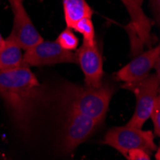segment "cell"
I'll return each instance as SVG.
<instances>
[{
	"label": "cell",
	"instance_id": "cell-1",
	"mask_svg": "<svg viewBox=\"0 0 160 160\" xmlns=\"http://www.w3.org/2000/svg\"><path fill=\"white\" fill-rule=\"evenodd\" d=\"M43 87L28 65L0 70V97L16 125L26 130L43 98Z\"/></svg>",
	"mask_w": 160,
	"mask_h": 160
},
{
	"label": "cell",
	"instance_id": "cell-2",
	"mask_svg": "<svg viewBox=\"0 0 160 160\" xmlns=\"http://www.w3.org/2000/svg\"><path fill=\"white\" fill-rule=\"evenodd\" d=\"M115 87L106 82L99 87H86L66 82L61 87V104L66 111H74L99 124L104 121Z\"/></svg>",
	"mask_w": 160,
	"mask_h": 160
},
{
	"label": "cell",
	"instance_id": "cell-3",
	"mask_svg": "<svg viewBox=\"0 0 160 160\" xmlns=\"http://www.w3.org/2000/svg\"><path fill=\"white\" fill-rule=\"evenodd\" d=\"M122 87L132 91L136 98L134 112L126 126L142 128L150 119L156 101L160 98V74H149L138 82L124 83Z\"/></svg>",
	"mask_w": 160,
	"mask_h": 160
},
{
	"label": "cell",
	"instance_id": "cell-4",
	"mask_svg": "<svg viewBox=\"0 0 160 160\" xmlns=\"http://www.w3.org/2000/svg\"><path fill=\"white\" fill-rule=\"evenodd\" d=\"M154 137L152 130L128 126L114 127L108 130L103 144L112 147L126 158L128 152L132 150H141L151 155L157 149Z\"/></svg>",
	"mask_w": 160,
	"mask_h": 160
},
{
	"label": "cell",
	"instance_id": "cell-5",
	"mask_svg": "<svg viewBox=\"0 0 160 160\" xmlns=\"http://www.w3.org/2000/svg\"><path fill=\"white\" fill-rule=\"evenodd\" d=\"M23 62L29 67L46 66L60 63H77V59L74 52L62 49L56 40L43 39L24 52Z\"/></svg>",
	"mask_w": 160,
	"mask_h": 160
},
{
	"label": "cell",
	"instance_id": "cell-6",
	"mask_svg": "<svg viewBox=\"0 0 160 160\" xmlns=\"http://www.w3.org/2000/svg\"><path fill=\"white\" fill-rule=\"evenodd\" d=\"M13 13V22L11 34L7 39L14 42L22 50H28L43 40L23 5V1L10 3Z\"/></svg>",
	"mask_w": 160,
	"mask_h": 160
},
{
	"label": "cell",
	"instance_id": "cell-7",
	"mask_svg": "<svg viewBox=\"0 0 160 160\" xmlns=\"http://www.w3.org/2000/svg\"><path fill=\"white\" fill-rule=\"evenodd\" d=\"M100 124L86 116L66 111V119L62 132V149L65 152H73L88 139Z\"/></svg>",
	"mask_w": 160,
	"mask_h": 160
},
{
	"label": "cell",
	"instance_id": "cell-8",
	"mask_svg": "<svg viewBox=\"0 0 160 160\" xmlns=\"http://www.w3.org/2000/svg\"><path fill=\"white\" fill-rule=\"evenodd\" d=\"M77 63L80 65L84 77V86L99 87L103 83L104 68L103 58L97 41L87 43L82 41V44L76 51Z\"/></svg>",
	"mask_w": 160,
	"mask_h": 160
},
{
	"label": "cell",
	"instance_id": "cell-9",
	"mask_svg": "<svg viewBox=\"0 0 160 160\" xmlns=\"http://www.w3.org/2000/svg\"><path fill=\"white\" fill-rule=\"evenodd\" d=\"M159 62L160 47L156 45L154 48L141 53L117 72H115L114 78L116 81L123 82L124 83L138 82L151 74V70L155 68Z\"/></svg>",
	"mask_w": 160,
	"mask_h": 160
},
{
	"label": "cell",
	"instance_id": "cell-10",
	"mask_svg": "<svg viewBox=\"0 0 160 160\" xmlns=\"http://www.w3.org/2000/svg\"><path fill=\"white\" fill-rule=\"evenodd\" d=\"M127 8L130 18H132V29L139 36L142 42H146L150 38L151 22L146 14L144 13L141 6L137 5L134 0H121Z\"/></svg>",
	"mask_w": 160,
	"mask_h": 160
},
{
	"label": "cell",
	"instance_id": "cell-11",
	"mask_svg": "<svg viewBox=\"0 0 160 160\" xmlns=\"http://www.w3.org/2000/svg\"><path fill=\"white\" fill-rule=\"evenodd\" d=\"M63 13L66 27L73 29L82 18H91L93 10L85 0H62Z\"/></svg>",
	"mask_w": 160,
	"mask_h": 160
},
{
	"label": "cell",
	"instance_id": "cell-12",
	"mask_svg": "<svg viewBox=\"0 0 160 160\" xmlns=\"http://www.w3.org/2000/svg\"><path fill=\"white\" fill-rule=\"evenodd\" d=\"M24 64L22 49L14 42L5 38L0 49V70L16 69Z\"/></svg>",
	"mask_w": 160,
	"mask_h": 160
},
{
	"label": "cell",
	"instance_id": "cell-13",
	"mask_svg": "<svg viewBox=\"0 0 160 160\" xmlns=\"http://www.w3.org/2000/svg\"><path fill=\"white\" fill-rule=\"evenodd\" d=\"M56 41L62 49L66 51L73 52L79 47V38L75 35V33L72 31V29L69 28H66L62 32H61Z\"/></svg>",
	"mask_w": 160,
	"mask_h": 160
},
{
	"label": "cell",
	"instance_id": "cell-14",
	"mask_svg": "<svg viewBox=\"0 0 160 160\" xmlns=\"http://www.w3.org/2000/svg\"><path fill=\"white\" fill-rule=\"evenodd\" d=\"M72 30L82 35L83 41L87 43H94L95 39V29L91 18H82L75 24Z\"/></svg>",
	"mask_w": 160,
	"mask_h": 160
},
{
	"label": "cell",
	"instance_id": "cell-15",
	"mask_svg": "<svg viewBox=\"0 0 160 160\" xmlns=\"http://www.w3.org/2000/svg\"><path fill=\"white\" fill-rule=\"evenodd\" d=\"M150 119H152V126H153L152 132L154 136L159 137L160 136V98H158L156 101L154 108L150 116Z\"/></svg>",
	"mask_w": 160,
	"mask_h": 160
},
{
	"label": "cell",
	"instance_id": "cell-16",
	"mask_svg": "<svg viewBox=\"0 0 160 160\" xmlns=\"http://www.w3.org/2000/svg\"><path fill=\"white\" fill-rule=\"evenodd\" d=\"M128 160H151L150 154L141 150H132L128 153Z\"/></svg>",
	"mask_w": 160,
	"mask_h": 160
},
{
	"label": "cell",
	"instance_id": "cell-17",
	"mask_svg": "<svg viewBox=\"0 0 160 160\" xmlns=\"http://www.w3.org/2000/svg\"><path fill=\"white\" fill-rule=\"evenodd\" d=\"M4 42H5V38H4L2 37L1 33H0V49H1V47L3 46Z\"/></svg>",
	"mask_w": 160,
	"mask_h": 160
},
{
	"label": "cell",
	"instance_id": "cell-18",
	"mask_svg": "<svg viewBox=\"0 0 160 160\" xmlns=\"http://www.w3.org/2000/svg\"><path fill=\"white\" fill-rule=\"evenodd\" d=\"M134 2H135L137 5H139V6H142V4H143V2H144V0H134Z\"/></svg>",
	"mask_w": 160,
	"mask_h": 160
},
{
	"label": "cell",
	"instance_id": "cell-19",
	"mask_svg": "<svg viewBox=\"0 0 160 160\" xmlns=\"http://www.w3.org/2000/svg\"><path fill=\"white\" fill-rule=\"evenodd\" d=\"M155 157H156V160H159V150H158V149L156 150V154H155Z\"/></svg>",
	"mask_w": 160,
	"mask_h": 160
},
{
	"label": "cell",
	"instance_id": "cell-20",
	"mask_svg": "<svg viewBox=\"0 0 160 160\" xmlns=\"http://www.w3.org/2000/svg\"><path fill=\"white\" fill-rule=\"evenodd\" d=\"M12 1H23V0H9V2H12Z\"/></svg>",
	"mask_w": 160,
	"mask_h": 160
},
{
	"label": "cell",
	"instance_id": "cell-21",
	"mask_svg": "<svg viewBox=\"0 0 160 160\" xmlns=\"http://www.w3.org/2000/svg\"><path fill=\"white\" fill-rule=\"evenodd\" d=\"M9 160H10V159H9Z\"/></svg>",
	"mask_w": 160,
	"mask_h": 160
}]
</instances>
